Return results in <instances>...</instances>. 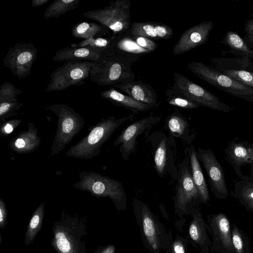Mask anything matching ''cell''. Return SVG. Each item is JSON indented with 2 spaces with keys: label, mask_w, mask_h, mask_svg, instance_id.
Segmentation results:
<instances>
[{
  "label": "cell",
  "mask_w": 253,
  "mask_h": 253,
  "mask_svg": "<svg viewBox=\"0 0 253 253\" xmlns=\"http://www.w3.org/2000/svg\"><path fill=\"white\" fill-rule=\"evenodd\" d=\"M91 80L100 85H114L133 79L129 61L114 55L103 56L95 62L90 72Z\"/></svg>",
  "instance_id": "6"
},
{
  "label": "cell",
  "mask_w": 253,
  "mask_h": 253,
  "mask_svg": "<svg viewBox=\"0 0 253 253\" xmlns=\"http://www.w3.org/2000/svg\"><path fill=\"white\" fill-rule=\"evenodd\" d=\"M188 161L186 158L179 166L174 197V212L179 221H184L185 216L190 215L197 205L201 203Z\"/></svg>",
  "instance_id": "9"
},
{
  "label": "cell",
  "mask_w": 253,
  "mask_h": 253,
  "mask_svg": "<svg viewBox=\"0 0 253 253\" xmlns=\"http://www.w3.org/2000/svg\"><path fill=\"white\" fill-rule=\"evenodd\" d=\"M166 93L168 103L171 105L186 109H196L201 106L193 101L172 93L169 89Z\"/></svg>",
  "instance_id": "35"
},
{
  "label": "cell",
  "mask_w": 253,
  "mask_h": 253,
  "mask_svg": "<svg viewBox=\"0 0 253 253\" xmlns=\"http://www.w3.org/2000/svg\"><path fill=\"white\" fill-rule=\"evenodd\" d=\"M167 125L170 132L177 137H183L189 126L185 117L179 112L169 115L167 119Z\"/></svg>",
  "instance_id": "30"
},
{
  "label": "cell",
  "mask_w": 253,
  "mask_h": 253,
  "mask_svg": "<svg viewBox=\"0 0 253 253\" xmlns=\"http://www.w3.org/2000/svg\"><path fill=\"white\" fill-rule=\"evenodd\" d=\"M79 178L75 188L97 198H109L117 210H126V195L122 183L92 171L80 172Z\"/></svg>",
  "instance_id": "4"
},
{
  "label": "cell",
  "mask_w": 253,
  "mask_h": 253,
  "mask_svg": "<svg viewBox=\"0 0 253 253\" xmlns=\"http://www.w3.org/2000/svg\"><path fill=\"white\" fill-rule=\"evenodd\" d=\"M192 219L188 230V239L201 253H209L211 247L208 224L198 207L191 212Z\"/></svg>",
  "instance_id": "17"
},
{
  "label": "cell",
  "mask_w": 253,
  "mask_h": 253,
  "mask_svg": "<svg viewBox=\"0 0 253 253\" xmlns=\"http://www.w3.org/2000/svg\"><path fill=\"white\" fill-rule=\"evenodd\" d=\"M22 92L13 84L4 82L0 87V102L17 100L16 96Z\"/></svg>",
  "instance_id": "37"
},
{
  "label": "cell",
  "mask_w": 253,
  "mask_h": 253,
  "mask_svg": "<svg viewBox=\"0 0 253 253\" xmlns=\"http://www.w3.org/2000/svg\"><path fill=\"white\" fill-rule=\"evenodd\" d=\"M100 95L113 104L130 110L134 113L147 111L156 107L153 105L139 102L130 96L118 91L113 86L102 91Z\"/></svg>",
  "instance_id": "22"
},
{
  "label": "cell",
  "mask_w": 253,
  "mask_h": 253,
  "mask_svg": "<svg viewBox=\"0 0 253 253\" xmlns=\"http://www.w3.org/2000/svg\"><path fill=\"white\" fill-rule=\"evenodd\" d=\"M102 55L87 47H67L56 51L52 60L53 61H88L95 62L99 60Z\"/></svg>",
  "instance_id": "23"
},
{
  "label": "cell",
  "mask_w": 253,
  "mask_h": 253,
  "mask_svg": "<svg viewBox=\"0 0 253 253\" xmlns=\"http://www.w3.org/2000/svg\"><path fill=\"white\" fill-rule=\"evenodd\" d=\"M173 79V84L169 89L172 93L209 109L226 113L231 110L230 107L220 101L214 94L184 75L175 72Z\"/></svg>",
  "instance_id": "10"
},
{
  "label": "cell",
  "mask_w": 253,
  "mask_h": 253,
  "mask_svg": "<svg viewBox=\"0 0 253 253\" xmlns=\"http://www.w3.org/2000/svg\"><path fill=\"white\" fill-rule=\"evenodd\" d=\"M48 1L49 0H32V6L33 7L40 6L47 3Z\"/></svg>",
  "instance_id": "44"
},
{
  "label": "cell",
  "mask_w": 253,
  "mask_h": 253,
  "mask_svg": "<svg viewBox=\"0 0 253 253\" xmlns=\"http://www.w3.org/2000/svg\"><path fill=\"white\" fill-rule=\"evenodd\" d=\"M244 31L246 35L243 40L248 47L253 50V19H248L246 22Z\"/></svg>",
  "instance_id": "41"
},
{
  "label": "cell",
  "mask_w": 253,
  "mask_h": 253,
  "mask_svg": "<svg viewBox=\"0 0 253 253\" xmlns=\"http://www.w3.org/2000/svg\"><path fill=\"white\" fill-rule=\"evenodd\" d=\"M132 204L145 248L150 253H160L162 250H166L172 240L171 232L166 231L164 225L146 204L134 199Z\"/></svg>",
  "instance_id": "2"
},
{
  "label": "cell",
  "mask_w": 253,
  "mask_h": 253,
  "mask_svg": "<svg viewBox=\"0 0 253 253\" xmlns=\"http://www.w3.org/2000/svg\"><path fill=\"white\" fill-rule=\"evenodd\" d=\"M189 242L188 238L177 235L166 249V253H187Z\"/></svg>",
  "instance_id": "38"
},
{
  "label": "cell",
  "mask_w": 253,
  "mask_h": 253,
  "mask_svg": "<svg viewBox=\"0 0 253 253\" xmlns=\"http://www.w3.org/2000/svg\"><path fill=\"white\" fill-rule=\"evenodd\" d=\"M229 163L237 173L242 166L253 167V145L232 141L225 150Z\"/></svg>",
  "instance_id": "21"
},
{
  "label": "cell",
  "mask_w": 253,
  "mask_h": 253,
  "mask_svg": "<svg viewBox=\"0 0 253 253\" xmlns=\"http://www.w3.org/2000/svg\"><path fill=\"white\" fill-rule=\"evenodd\" d=\"M187 68L203 81L232 95L253 103V88L225 75L214 68L200 62L188 64Z\"/></svg>",
  "instance_id": "7"
},
{
  "label": "cell",
  "mask_w": 253,
  "mask_h": 253,
  "mask_svg": "<svg viewBox=\"0 0 253 253\" xmlns=\"http://www.w3.org/2000/svg\"><path fill=\"white\" fill-rule=\"evenodd\" d=\"M37 53V49L31 42L16 43L10 48L3 58V64L20 80L30 74Z\"/></svg>",
  "instance_id": "12"
},
{
  "label": "cell",
  "mask_w": 253,
  "mask_h": 253,
  "mask_svg": "<svg viewBox=\"0 0 253 253\" xmlns=\"http://www.w3.org/2000/svg\"><path fill=\"white\" fill-rule=\"evenodd\" d=\"M250 53L251 57L252 58H253V50H251Z\"/></svg>",
  "instance_id": "45"
},
{
  "label": "cell",
  "mask_w": 253,
  "mask_h": 253,
  "mask_svg": "<svg viewBox=\"0 0 253 253\" xmlns=\"http://www.w3.org/2000/svg\"><path fill=\"white\" fill-rule=\"evenodd\" d=\"M231 234L232 243L236 253H250L248 239L235 224L231 228Z\"/></svg>",
  "instance_id": "33"
},
{
  "label": "cell",
  "mask_w": 253,
  "mask_h": 253,
  "mask_svg": "<svg viewBox=\"0 0 253 253\" xmlns=\"http://www.w3.org/2000/svg\"><path fill=\"white\" fill-rule=\"evenodd\" d=\"M110 30L95 22H83L77 24L71 30L72 36L76 38L86 40L106 36Z\"/></svg>",
  "instance_id": "25"
},
{
  "label": "cell",
  "mask_w": 253,
  "mask_h": 253,
  "mask_svg": "<svg viewBox=\"0 0 253 253\" xmlns=\"http://www.w3.org/2000/svg\"><path fill=\"white\" fill-rule=\"evenodd\" d=\"M23 105L17 100L4 101L0 102V120L3 123L6 119L17 114L16 111L19 110Z\"/></svg>",
  "instance_id": "36"
},
{
  "label": "cell",
  "mask_w": 253,
  "mask_h": 253,
  "mask_svg": "<svg viewBox=\"0 0 253 253\" xmlns=\"http://www.w3.org/2000/svg\"><path fill=\"white\" fill-rule=\"evenodd\" d=\"M215 69L234 80L246 86L253 88V72L244 70Z\"/></svg>",
  "instance_id": "32"
},
{
  "label": "cell",
  "mask_w": 253,
  "mask_h": 253,
  "mask_svg": "<svg viewBox=\"0 0 253 253\" xmlns=\"http://www.w3.org/2000/svg\"><path fill=\"white\" fill-rule=\"evenodd\" d=\"M252 8L253 9V3L252 5ZM251 16L253 17V12L251 14Z\"/></svg>",
  "instance_id": "46"
},
{
  "label": "cell",
  "mask_w": 253,
  "mask_h": 253,
  "mask_svg": "<svg viewBox=\"0 0 253 253\" xmlns=\"http://www.w3.org/2000/svg\"><path fill=\"white\" fill-rule=\"evenodd\" d=\"M161 119L159 116L150 115L137 120L123 129L113 143L114 146L120 145V152L123 160L127 161L131 154L134 153L139 135L151 128Z\"/></svg>",
  "instance_id": "14"
},
{
  "label": "cell",
  "mask_w": 253,
  "mask_h": 253,
  "mask_svg": "<svg viewBox=\"0 0 253 253\" xmlns=\"http://www.w3.org/2000/svg\"><path fill=\"white\" fill-rule=\"evenodd\" d=\"M116 247L113 244L99 246L94 253H115Z\"/></svg>",
  "instance_id": "43"
},
{
  "label": "cell",
  "mask_w": 253,
  "mask_h": 253,
  "mask_svg": "<svg viewBox=\"0 0 253 253\" xmlns=\"http://www.w3.org/2000/svg\"><path fill=\"white\" fill-rule=\"evenodd\" d=\"M197 156L206 171L213 193L218 198L228 196L223 169L212 151L199 148Z\"/></svg>",
  "instance_id": "15"
},
{
  "label": "cell",
  "mask_w": 253,
  "mask_h": 253,
  "mask_svg": "<svg viewBox=\"0 0 253 253\" xmlns=\"http://www.w3.org/2000/svg\"><path fill=\"white\" fill-rule=\"evenodd\" d=\"M213 26L211 21H204L185 31L175 44L173 54H182L205 43Z\"/></svg>",
  "instance_id": "16"
},
{
  "label": "cell",
  "mask_w": 253,
  "mask_h": 253,
  "mask_svg": "<svg viewBox=\"0 0 253 253\" xmlns=\"http://www.w3.org/2000/svg\"><path fill=\"white\" fill-rule=\"evenodd\" d=\"M130 7L129 0H117L102 9L86 11L83 15L108 28L113 36L120 37L130 27Z\"/></svg>",
  "instance_id": "8"
},
{
  "label": "cell",
  "mask_w": 253,
  "mask_h": 253,
  "mask_svg": "<svg viewBox=\"0 0 253 253\" xmlns=\"http://www.w3.org/2000/svg\"><path fill=\"white\" fill-rule=\"evenodd\" d=\"M57 117V127L50 149V155L60 153L83 128L84 118L74 110L63 103L52 104L46 107Z\"/></svg>",
  "instance_id": "5"
},
{
  "label": "cell",
  "mask_w": 253,
  "mask_h": 253,
  "mask_svg": "<svg viewBox=\"0 0 253 253\" xmlns=\"http://www.w3.org/2000/svg\"><path fill=\"white\" fill-rule=\"evenodd\" d=\"M133 119V114L118 119L114 116L102 119L96 124L89 126L88 133L70 147L65 155L84 160L98 156L101 152V146L111 137L114 132L122 124Z\"/></svg>",
  "instance_id": "1"
},
{
  "label": "cell",
  "mask_w": 253,
  "mask_h": 253,
  "mask_svg": "<svg viewBox=\"0 0 253 253\" xmlns=\"http://www.w3.org/2000/svg\"><path fill=\"white\" fill-rule=\"evenodd\" d=\"M45 202L42 203L34 211L27 226L24 242L28 246L33 242L43 223Z\"/></svg>",
  "instance_id": "27"
},
{
  "label": "cell",
  "mask_w": 253,
  "mask_h": 253,
  "mask_svg": "<svg viewBox=\"0 0 253 253\" xmlns=\"http://www.w3.org/2000/svg\"><path fill=\"white\" fill-rule=\"evenodd\" d=\"M117 37L113 35L109 38L101 37L89 38L83 40L78 43H73L71 46L89 48L103 55L110 48Z\"/></svg>",
  "instance_id": "28"
},
{
  "label": "cell",
  "mask_w": 253,
  "mask_h": 253,
  "mask_svg": "<svg viewBox=\"0 0 253 253\" xmlns=\"http://www.w3.org/2000/svg\"><path fill=\"white\" fill-rule=\"evenodd\" d=\"M221 43L227 45L230 50L229 52L236 56L251 59V49L248 47L244 40L236 32L228 31L223 38Z\"/></svg>",
  "instance_id": "26"
},
{
  "label": "cell",
  "mask_w": 253,
  "mask_h": 253,
  "mask_svg": "<svg viewBox=\"0 0 253 253\" xmlns=\"http://www.w3.org/2000/svg\"><path fill=\"white\" fill-rule=\"evenodd\" d=\"M173 33L172 29L166 24L156 22H134L131 24L130 29L126 34L151 40H166L170 39Z\"/></svg>",
  "instance_id": "19"
},
{
  "label": "cell",
  "mask_w": 253,
  "mask_h": 253,
  "mask_svg": "<svg viewBox=\"0 0 253 253\" xmlns=\"http://www.w3.org/2000/svg\"><path fill=\"white\" fill-rule=\"evenodd\" d=\"M80 0H56L46 9L44 18H56L77 8Z\"/></svg>",
  "instance_id": "29"
},
{
  "label": "cell",
  "mask_w": 253,
  "mask_h": 253,
  "mask_svg": "<svg viewBox=\"0 0 253 253\" xmlns=\"http://www.w3.org/2000/svg\"><path fill=\"white\" fill-rule=\"evenodd\" d=\"M113 86L139 102L153 105L155 107L159 105L154 89L150 85L141 81H134L132 79Z\"/></svg>",
  "instance_id": "18"
},
{
  "label": "cell",
  "mask_w": 253,
  "mask_h": 253,
  "mask_svg": "<svg viewBox=\"0 0 253 253\" xmlns=\"http://www.w3.org/2000/svg\"><path fill=\"white\" fill-rule=\"evenodd\" d=\"M127 35L129 36L140 46L149 50L150 52L154 51L157 47L156 43L151 39L142 37Z\"/></svg>",
  "instance_id": "40"
},
{
  "label": "cell",
  "mask_w": 253,
  "mask_h": 253,
  "mask_svg": "<svg viewBox=\"0 0 253 253\" xmlns=\"http://www.w3.org/2000/svg\"><path fill=\"white\" fill-rule=\"evenodd\" d=\"M208 231L211 237V251L215 253H236L232 240L231 228L223 213L208 215Z\"/></svg>",
  "instance_id": "13"
},
{
  "label": "cell",
  "mask_w": 253,
  "mask_h": 253,
  "mask_svg": "<svg viewBox=\"0 0 253 253\" xmlns=\"http://www.w3.org/2000/svg\"><path fill=\"white\" fill-rule=\"evenodd\" d=\"M93 64L88 61L65 62L50 75L46 91H59L72 85L83 84L90 76Z\"/></svg>",
  "instance_id": "11"
},
{
  "label": "cell",
  "mask_w": 253,
  "mask_h": 253,
  "mask_svg": "<svg viewBox=\"0 0 253 253\" xmlns=\"http://www.w3.org/2000/svg\"><path fill=\"white\" fill-rule=\"evenodd\" d=\"M167 140L163 138L160 142L154 156L155 169L159 175L163 177L166 165Z\"/></svg>",
  "instance_id": "34"
},
{
  "label": "cell",
  "mask_w": 253,
  "mask_h": 253,
  "mask_svg": "<svg viewBox=\"0 0 253 253\" xmlns=\"http://www.w3.org/2000/svg\"><path fill=\"white\" fill-rule=\"evenodd\" d=\"M242 184L236 190V198L248 210L253 211V179L247 180Z\"/></svg>",
  "instance_id": "31"
},
{
  "label": "cell",
  "mask_w": 253,
  "mask_h": 253,
  "mask_svg": "<svg viewBox=\"0 0 253 253\" xmlns=\"http://www.w3.org/2000/svg\"><path fill=\"white\" fill-rule=\"evenodd\" d=\"M85 228L83 220L63 211L60 220L52 228L51 246L57 253H86L84 242L81 240L87 234Z\"/></svg>",
  "instance_id": "3"
},
{
  "label": "cell",
  "mask_w": 253,
  "mask_h": 253,
  "mask_svg": "<svg viewBox=\"0 0 253 253\" xmlns=\"http://www.w3.org/2000/svg\"><path fill=\"white\" fill-rule=\"evenodd\" d=\"M21 123V119H12L3 122L0 127V135L5 136L11 133Z\"/></svg>",
  "instance_id": "39"
},
{
  "label": "cell",
  "mask_w": 253,
  "mask_h": 253,
  "mask_svg": "<svg viewBox=\"0 0 253 253\" xmlns=\"http://www.w3.org/2000/svg\"><path fill=\"white\" fill-rule=\"evenodd\" d=\"M7 212L5 203L2 199H0V227L3 228L7 223Z\"/></svg>",
  "instance_id": "42"
},
{
  "label": "cell",
  "mask_w": 253,
  "mask_h": 253,
  "mask_svg": "<svg viewBox=\"0 0 253 253\" xmlns=\"http://www.w3.org/2000/svg\"><path fill=\"white\" fill-rule=\"evenodd\" d=\"M189 157L194 183L199 194L201 203H208L210 196L205 178L197 156V152L193 146L189 148Z\"/></svg>",
  "instance_id": "24"
},
{
  "label": "cell",
  "mask_w": 253,
  "mask_h": 253,
  "mask_svg": "<svg viewBox=\"0 0 253 253\" xmlns=\"http://www.w3.org/2000/svg\"><path fill=\"white\" fill-rule=\"evenodd\" d=\"M41 137L38 129L32 123L28 124V129L13 137L9 143L10 149L18 154H28L35 151L40 145Z\"/></svg>",
  "instance_id": "20"
}]
</instances>
